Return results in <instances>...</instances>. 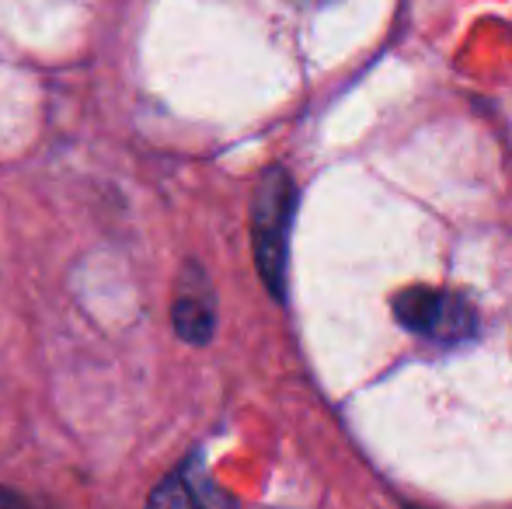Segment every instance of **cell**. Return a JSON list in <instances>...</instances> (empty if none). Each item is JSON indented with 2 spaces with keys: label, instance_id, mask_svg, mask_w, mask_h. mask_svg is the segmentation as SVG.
I'll use <instances>...</instances> for the list:
<instances>
[{
  "label": "cell",
  "instance_id": "2",
  "mask_svg": "<svg viewBox=\"0 0 512 509\" xmlns=\"http://www.w3.org/2000/svg\"><path fill=\"white\" fill-rule=\"evenodd\" d=\"M394 314L405 328L418 335H439V339H460L474 328L471 304L457 297H446L429 286H415L405 290L394 300Z\"/></svg>",
  "mask_w": 512,
  "mask_h": 509
},
{
  "label": "cell",
  "instance_id": "5",
  "mask_svg": "<svg viewBox=\"0 0 512 509\" xmlns=\"http://www.w3.org/2000/svg\"><path fill=\"white\" fill-rule=\"evenodd\" d=\"M0 509H32V503L25 496H18V492L0 489Z\"/></svg>",
  "mask_w": 512,
  "mask_h": 509
},
{
  "label": "cell",
  "instance_id": "4",
  "mask_svg": "<svg viewBox=\"0 0 512 509\" xmlns=\"http://www.w3.org/2000/svg\"><path fill=\"white\" fill-rule=\"evenodd\" d=\"M171 325L175 332L182 335L185 342L192 346H203L209 342L216 328V311H213V297H209L206 283H203V272L199 279L182 276V286H178V297L171 304Z\"/></svg>",
  "mask_w": 512,
  "mask_h": 509
},
{
  "label": "cell",
  "instance_id": "1",
  "mask_svg": "<svg viewBox=\"0 0 512 509\" xmlns=\"http://www.w3.org/2000/svg\"><path fill=\"white\" fill-rule=\"evenodd\" d=\"M297 210V189L286 168H269L258 182L255 206H251V241H255V262L265 286L283 297L286 279V245H290V220Z\"/></svg>",
  "mask_w": 512,
  "mask_h": 509
},
{
  "label": "cell",
  "instance_id": "3",
  "mask_svg": "<svg viewBox=\"0 0 512 509\" xmlns=\"http://www.w3.org/2000/svg\"><path fill=\"white\" fill-rule=\"evenodd\" d=\"M192 464L196 461L171 471V475L154 489L147 509H230V499L223 496V492H216L209 478L196 475Z\"/></svg>",
  "mask_w": 512,
  "mask_h": 509
}]
</instances>
